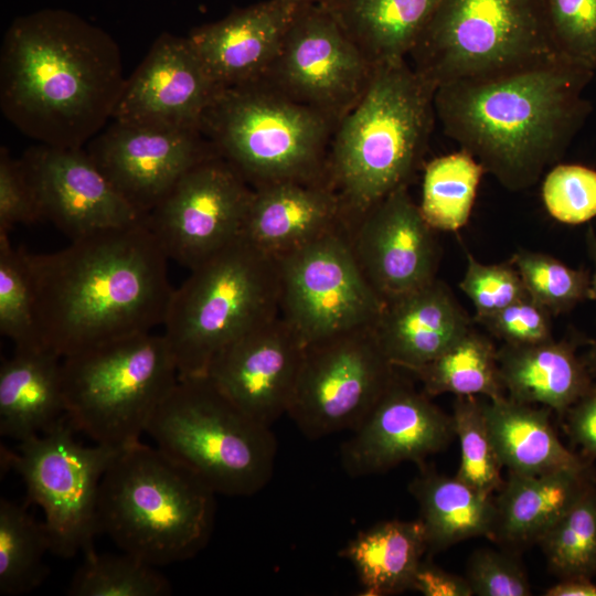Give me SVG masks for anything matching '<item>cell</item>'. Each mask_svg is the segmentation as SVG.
<instances>
[{
  "instance_id": "obj_34",
  "label": "cell",
  "mask_w": 596,
  "mask_h": 596,
  "mask_svg": "<svg viewBox=\"0 0 596 596\" xmlns=\"http://www.w3.org/2000/svg\"><path fill=\"white\" fill-rule=\"evenodd\" d=\"M51 552L46 526L22 505L0 499V594L32 592L49 575L44 561Z\"/></svg>"
},
{
  "instance_id": "obj_25",
  "label": "cell",
  "mask_w": 596,
  "mask_h": 596,
  "mask_svg": "<svg viewBox=\"0 0 596 596\" xmlns=\"http://www.w3.org/2000/svg\"><path fill=\"white\" fill-rule=\"evenodd\" d=\"M594 485L589 465L536 475L509 473L494 498L491 540L518 550L538 544Z\"/></svg>"
},
{
  "instance_id": "obj_44",
  "label": "cell",
  "mask_w": 596,
  "mask_h": 596,
  "mask_svg": "<svg viewBox=\"0 0 596 596\" xmlns=\"http://www.w3.org/2000/svg\"><path fill=\"white\" fill-rule=\"evenodd\" d=\"M466 578L473 595H531L528 577L517 560L491 549H480L470 555Z\"/></svg>"
},
{
  "instance_id": "obj_51",
  "label": "cell",
  "mask_w": 596,
  "mask_h": 596,
  "mask_svg": "<svg viewBox=\"0 0 596 596\" xmlns=\"http://www.w3.org/2000/svg\"><path fill=\"white\" fill-rule=\"evenodd\" d=\"M281 3H285L287 6L298 8L302 6H310V4H323L328 2L329 0H277Z\"/></svg>"
},
{
  "instance_id": "obj_37",
  "label": "cell",
  "mask_w": 596,
  "mask_h": 596,
  "mask_svg": "<svg viewBox=\"0 0 596 596\" xmlns=\"http://www.w3.org/2000/svg\"><path fill=\"white\" fill-rule=\"evenodd\" d=\"M455 435L460 445L456 477L471 487L492 494L503 479V468L492 443L480 396H456L453 405Z\"/></svg>"
},
{
  "instance_id": "obj_14",
  "label": "cell",
  "mask_w": 596,
  "mask_h": 596,
  "mask_svg": "<svg viewBox=\"0 0 596 596\" xmlns=\"http://www.w3.org/2000/svg\"><path fill=\"white\" fill-rule=\"evenodd\" d=\"M253 191L215 153L188 170L145 223L168 259L191 270L242 237Z\"/></svg>"
},
{
  "instance_id": "obj_47",
  "label": "cell",
  "mask_w": 596,
  "mask_h": 596,
  "mask_svg": "<svg viewBox=\"0 0 596 596\" xmlns=\"http://www.w3.org/2000/svg\"><path fill=\"white\" fill-rule=\"evenodd\" d=\"M411 590L424 596H471L466 576L449 573L429 560L422 561L414 574Z\"/></svg>"
},
{
  "instance_id": "obj_13",
  "label": "cell",
  "mask_w": 596,
  "mask_h": 596,
  "mask_svg": "<svg viewBox=\"0 0 596 596\" xmlns=\"http://www.w3.org/2000/svg\"><path fill=\"white\" fill-rule=\"evenodd\" d=\"M373 327L305 347L287 415L309 439L355 429L396 374Z\"/></svg>"
},
{
  "instance_id": "obj_9",
  "label": "cell",
  "mask_w": 596,
  "mask_h": 596,
  "mask_svg": "<svg viewBox=\"0 0 596 596\" xmlns=\"http://www.w3.org/2000/svg\"><path fill=\"white\" fill-rule=\"evenodd\" d=\"M62 377L74 429L124 449L140 441L179 372L164 336L150 331L62 358Z\"/></svg>"
},
{
  "instance_id": "obj_50",
  "label": "cell",
  "mask_w": 596,
  "mask_h": 596,
  "mask_svg": "<svg viewBox=\"0 0 596 596\" xmlns=\"http://www.w3.org/2000/svg\"><path fill=\"white\" fill-rule=\"evenodd\" d=\"M583 359L590 373L596 375V338L590 341L589 348Z\"/></svg>"
},
{
  "instance_id": "obj_42",
  "label": "cell",
  "mask_w": 596,
  "mask_h": 596,
  "mask_svg": "<svg viewBox=\"0 0 596 596\" xmlns=\"http://www.w3.org/2000/svg\"><path fill=\"white\" fill-rule=\"evenodd\" d=\"M459 287L472 302L475 318L494 313L528 295L510 260L487 265L470 254L467 255V267Z\"/></svg>"
},
{
  "instance_id": "obj_3",
  "label": "cell",
  "mask_w": 596,
  "mask_h": 596,
  "mask_svg": "<svg viewBox=\"0 0 596 596\" xmlns=\"http://www.w3.org/2000/svg\"><path fill=\"white\" fill-rule=\"evenodd\" d=\"M595 72L563 57L440 86L436 118L505 189L522 191L558 163L592 113Z\"/></svg>"
},
{
  "instance_id": "obj_29",
  "label": "cell",
  "mask_w": 596,
  "mask_h": 596,
  "mask_svg": "<svg viewBox=\"0 0 596 596\" xmlns=\"http://www.w3.org/2000/svg\"><path fill=\"white\" fill-rule=\"evenodd\" d=\"M439 0H329L322 6L366 60H405Z\"/></svg>"
},
{
  "instance_id": "obj_7",
  "label": "cell",
  "mask_w": 596,
  "mask_h": 596,
  "mask_svg": "<svg viewBox=\"0 0 596 596\" xmlns=\"http://www.w3.org/2000/svg\"><path fill=\"white\" fill-rule=\"evenodd\" d=\"M190 272L162 324L179 377L204 376L224 348L279 315L278 259L243 237Z\"/></svg>"
},
{
  "instance_id": "obj_30",
  "label": "cell",
  "mask_w": 596,
  "mask_h": 596,
  "mask_svg": "<svg viewBox=\"0 0 596 596\" xmlns=\"http://www.w3.org/2000/svg\"><path fill=\"white\" fill-rule=\"evenodd\" d=\"M408 490L418 505L428 554L472 538L491 540L497 517L492 494L429 469H423Z\"/></svg>"
},
{
  "instance_id": "obj_48",
  "label": "cell",
  "mask_w": 596,
  "mask_h": 596,
  "mask_svg": "<svg viewBox=\"0 0 596 596\" xmlns=\"http://www.w3.org/2000/svg\"><path fill=\"white\" fill-rule=\"evenodd\" d=\"M545 596H596V583L589 577L560 578L544 592Z\"/></svg>"
},
{
  "instance_id": "obj_6",
  "label": "cell",
  "mask_w": 596,
  "mask_h": 596,
  "mask_svg": "<svg viewBox=\"0 0 596 596\" xmlns=\"http://www.w3.org/2000/svg\"><path fill=\"white\" fill-rule=\"evenodd\" d=\"M337 123L265 78L220 87L199 130L253 188L283 181H329Z\"/></svg>"
},
{
  "instance_id": "obj_16",
  "label": "cell",
  "mask_w": 596,
  "mask_h": 596,
  "mask_svg": "<svg viewBox=\"0 0 596 596\" xmlns=\"http://www.w3.org/2000/svg\"><path fill=\"white\" fill-rule=\"evenodd\" d=\"M85 150L116 190L146 216L178 180L217 153L199 129L111 120Z\"/></svg>"
},
{
  "instance_id": "obj_28",
  "label": "cell",
  "mask_w": 596,
  "mask_h": 596,
  "mask_svg": "<svg viewBox=\"0 0 596 596\" xmlns=\"http://www.w3.org/2000/svg\"><path fill=\"white\" fill-rule=\"evenodd\" d=\"M482 408L498 457L509 473L536 475L589 465L563 445L551 424L550 408L507 395L482 397Z\"/></svg>"
},
{
  "instance_id": "obj_26",
  "label": "cell",
  "mask_w": 596,
  "mask_h": 596,
  "mask_svg": "<svg viewBox=\"0 0 596 596\" xmlns=\"http://www.w3.org/2000/svg\"><path fill=\"white\" fill-rule=\"evenodd\" d=\"M578 342L573 338L528 345L503 344L497 351V361L505 395L564 416L594 384L593 374L576 353Z\"/></svg>"
},
{
  "instance_id": "obj_41",
  "label": "cell",
  "mask_w": 596,
  "mask_h": 596,
  "mask_svg": "<svg viewBox=\"0 0 596 596\" xmlns=\"http://www.w3.org/2000/svg\"><path fill=\"white\" fill-rule=\"evenodd\" d=\"M542 201L556 221L579 225L596 217V169L579 163H556L542 182Z\"/></svg>"
},
{
  "instance_id": "obj_31",
  "label": "cell",
  "mask_w": 596,
  "mask_h": 596,
  "mask_svg": "<svg viewBox=\"0 0 596 596\" xmlns=\"http://www.w3.org/2000/svg\"><path fill=\"white\" fill-rule=\"evenodd\" d=\"M427 553L422 522L389 520L360 531L339 556L354 567L361 595L387 596L411 589L414 574Z\"/></svg>"
},
{
  "instance_id": "obj_24",
  "label": "cell",
  "mask_w": 596,
  "mask_h": 596,
  "mask_svg": "<svg viewBox=\"0 0 596 596\" xmlns=\"http://www.w3.org/2000/svg\"><path fill=\"white\" fill-rule=\"evenodd\" d=\"M470 328L471 320L450 288L435 278L385 301L373 331L390 363L411 372L438 356Z\"/></svg>"
},
{
  "instance_id": "obj_27",
  "label": "cell",
  "mask_w": 596,
  "mask_h": 596,
  "mask_svg": "<svg viewBox=\"0 0 596 596\" xmlns=\"http://www.w3.org/2000/svg\"><path fill=\"white\" fill-rule=\"evenodd\" d=\"M62 358L43 347L17 349L0 368V434L23 441L65 417Z\"/></svg>"
},
{
  "instance_id": "obj_40",
  "label": "cell",
  "mask_w": 596,
  "mask_h": 596,
  "mask_svg": "<svg viewBox=\"0 0 596 596\" xmlns=\"http://www.w3.org/2000/svg\"><path fill=\"white\" fill-rule=\"evenodd\" d=\"M551 41L566 61L596 72V0H541Z\"/></svg>"
},
{
  "instance_id": "obj_18",
  "label": "cell",
  "mask_w": 596,
  "mask_h": 596,
  "mask_svg": "<svg viewBox=\"0 0 596 596\" xmlns=\"http://www.w3.org/2000/svg\"><path fill=\"white\" fill-rule=\"evenodd\" d=\"M434 233L408 187L371 206L348 230L362 273L384 301L436 278L439 248Z\"/></svg>"
},
{
  "instance_id": "obj_19",
  "label": "cell",
  "mask_w": 596,
  "mask_h": 596,
  "mask_svg": "<svg viewBox=\"0 0 596 596\" xmlns=\"http://www.w3.org/2000/svg\"><path fill=\"white\" fill-rule=\"evenodd\" d=\"M451 415L416 391L397 372L375 405L340 448L350 477L385 472L447 448L455 437Z\"/></svg>"
},
{
  "instance_id": "obj_46",
  "label": "cell",
  "mask_w": 596,
  "mask_h": 596,
  "mask_svg": "<svg viewBox=\"0 0 596 596\" xmlns=\"http://www.w3.org/2000/svg\"><path fill=\"white\" fill-rule=\"evenodd\" d=\"M565 417L571 440L596 459V384L566 412Z\"/></svg>"
},
{
  "instance_id": "obj_33",
  "label": "cell",
  "mask_w": 596,
  "mask_h": 596,
  "mask_svg": "<svg viewBox=\"0 0 596 596\" xmlns=\"http://www.w3.org/2000/svg\"><path fill=\"white\" fill-rule=\"evenodd\" d=\"M483 173L480 162L461 149L425 166L418 206L432 228L456 232L467 224Z\"/></svg>"
},
{
  "instance_id": "obj_49",
  "label": "cell",
  "mask_w": 596,
  "mask_h": 596,
  "mask_svg": "<svg viewBox=\"0 0 596 596\" xmlns=\"http://www.w3.org/2000/svg\"><path fill=\"white\" fill-rule=\"evenodd\" d=\"M585 243L588 256L594 265V270L590 274L589 299L596 302V232L592 226L587 228Z\"/></svg>"
},
{
  "instance_id": "obj_12",
  "label": "cell",
  "mask_w": 596,
  "mask_h": 596,
  "mask_svg": "<svg viewBox=\"0 0 596 596\" xmlns=\"http://www.w3.org/2000/svg\"><path fill=\"white\" fill-rule=\"evenodd\" d=\"M348 230L326 234L277 258L279 316L305 347L373 327L385 305L362 273Z\"/></svg>"
},
{
  "instance_id": "obj_38",
  "label": "cell",
  "mask_w": 596,
  "mask_h": 596,
  "mask_svg": "<svg viewBox=\"0 0 596 596\" xmlns=\"http://www.w3.org/2000/svg\"><path fill=\"white\" fill-rule=\"evenodd\" d=\"M510 262L528 295L552 316L589 299L590 273L585 267L572 268L551 255L525 248L518 249Z\"/></svg>"
},
{
  "instance_id": "obj_1",
  "label": "cell",
  "mask_w": 596,
  "mask_h": 596,
  "mask_svg": "<svg viewBox=\"0 0 596 596\" xmlns=\"http://www.w3.org/2000/svg\"><path fill=\"white\" fill-rule=\"evenodd\" d=\"M26 260L39 343L61 358L164 322L174 289L145 219Z\"/></svg>"
},
{
  "instance_id": "obj_11",
  "label": "cell",
  "mask_w": 596,
  "mask_h": 596,
  "mask_svg": "<svg viewBox=\"0 0 596 596\" xmlns=\"http://www.w3.org/2000/svg\"><path fill=\"white\" fill-rule=\"evenodd\" d=\"M74 432L65 416L46 432L20 441L15 451L1 450L2 468L21 476L29 501L43 510L51 553L63 558L95 550L100 482L121 450L84 446Z\"/></svg>"
},
{
  "instance_id": "obj_2",
  "label": "cell",
  "mask_w": 596,
  "mask_h": 596,
  "mask_svg": "<svg viewBox=\"0 0 596 596\" xmlns=\"http://www.w3.org/2000/svg\"><path fill=\"white\" fill-rule=\"evenodd\" d=\"M125 81L115 40L73 12L21 15L3 36L0 108L38 143L84 148L111 120Z\"/></svg>"
},
{
  "instance_id": "obj_4",
  "label": "cell",
  "mask_w": 596,
  "mask_h": 596,
  "mask_svg": "<svg viewBox=\"0 0 596 596\" xmlns=\"http://www.w3.org/2000/svg\"><path fill=\"white\" fill-rule=\"evenodd\" d=\"M435 87L407 62L374 67L356 104L336 126L328 180L349 224L382 199L408 187L436 119Z\"/></svg>"
},
{
  "instance_id": "obj_23",
  "label": "cell",
  "mask_w": 596,
  "mask_h": 596,
  "mask_svg": "<svg viewBox=\"0 0 596 596\" xmlns=\"http://www.w3.org/2000/svg\"><path fill=\"white\" fill-rule=\"evenodd\" d=\"M345 226L342 201L329 181H283L254 189L242 237L279 258Z\"/></svg>"
},
{
  "instance_id": "obj_5",
  "label": "cell",
  "mask_w": 596,
  "mask_h": 596,
  "mask_svg": "<svg viewBox=\"0 0 596 596\" xmlns=\"http://www.w3.org/2000/svg\"><path fill=\"white\" fill-rule=\"evenodd\" d=\"M215 492L157 446L121 449L99 488V531L124 552L162 566L190 560L209 542Z\"/></svg>"
},
{
  "instance_id": "obj_8",
  "label": "cell",
  "mask_w": 596,
  "mask_h": 596,
  "mask_svg": "<svg viewBox=\"0 0 596 596\" xmlns=\"http://www.w3.org/2000/svg\"><path fill=\"white\" fill-rule=\"evenodd\" d=\"M146 433L216 494L251 497L273 477L272 427L238 408L205 375L179 377Z\"/></svg>"
},
{
  "instance_id": "obj_10",
  "label": "cell",
  "mask_w": 596,
  "mask_h": 596,
  "mask_svg": "<svg viewBox=\"0 0 596 596\" xmlns=\"http://www.w3.org/2000/svg\"><path fill=\"white\" fill-rule=\"evenodd\" d=\"M408 56L435 89L561 57L541 0H439Z\"/></svg>"
},
{
  "instance_id": "obj_43",
  "label": "cell",
  "mask_w": 596,
  "mask_h": 596,
  "mask_svg": "<svg viewBox=\"0 0 596 596\" xmlns=\"http://www.w3.org/2000/svg\"><path fill=\"white\" fill-rule=\"evenodd\" d=\"M552 313L529 295L475 321L504 344L528 345L553 339Z\"/></svg>"
},
{
  "instance_id": "obj_36",
  "label": "cell",
  "mask_w": 596,
  "mask_h": 596,
  "mask_svg": "<svg viewBox=\"0 0 596 596\" xmlns=\"http://www.w3.org/2000/svg\"><path fill=\"white\" fill-rule=\"evenodd\" d=\"M560 578L596 576V485L538 543Z\"/></svg>"
},
{
  "instance_id": "obj_45",
  "label": "cell",
  "mask_w": 596,
  "mask_h": 596,
  "mask_svg": "<svg viewBox=\"0 0 596 596\" xmlns=\"http://www.w3.org/2000/svg\"><path fill=\"white\" fill-rule=\"evenodd\" d=\"M42 220L21 159L0 148V233Z\"/></svg>"
},
{
  "instance_id": "obj_32",
  "label": "cell",
  "mask_w": 596,
  "mask_h": 596,
  "mask_svg": "<svg viewBox=\"0 0 596 596\" xmlns=\"http://www.w3.org/2000/svg\"><path fill=\"white\" fill-rule=\"evenodd\" d=\"M497 351L488 337L470 328L447 350L411 373L429 397L449 393L497 398L505 395Z\"/></svg>"
},
{
  "instance_id": "obj_15",
  "label": "cell",
  "mask_w": 596,
  "mask_h": 596,
  "mask_svg": "<svg viewBox=\"0 0 596 596\" xmlns=\"http://www.w3.org/2000/svg\"><path fill=\"white\" fill-rule=\"evenodd\" d=\"M373 66L320 4L298 7L263 77L337 124L364 93Z\"/></svg>"
},
{
  "instance_id": "obj_35",
  "label": "cell",
  "mask_w": 596,
  "mask_h": 596,
  "mask_svg": "<svg viewBox=\"0 0 596 596\" xmlns=\"http://www.w3.org/2000/svg\"><path fill=\"white\" fill-rule=\"evenodd\" d=\"M170 582L156 566L121 551L120 554H84L67 588L71 596H166Z\"/></svg>"
},
{
  "instance_id": "obj_21",
  "label": "cell",
  "mask_w": 596,
  "mask_h": 596,
  "mask_svg": "<svg viewBox=\"0 0 596 596\" xmlns=\"http://www.w3.org/2000/svg\"><path fill=\"white\" fill-rule=\"evenodd\" d=\"M219 88L189 38L164 32L125 81L111 120L199 129Z\"/></svg>"
},
{
  "instance_id": "obj_22",
  "label": "cell",
  "mask_w": 596,
  "mask_h": 596,
  "mask_svg": "<svg viewBox=\"0 0 596 596\" xmlns=\"http://www.w3.org/2000/svg\"><path fill=\"white\" fill-rule=\"evenodd\" d=\"M296 8L266 0L234 9L187 35L219 87L263 78L277 57Z\"/></svg>"
},
{
  "instance_id": "obj_39",
  "label": "cell",
  "mask_w": 596,
  "mask_h": 596,
  "mask_svg": "<svg viewBox=\"0 0 596 596\" xmlns=\"http://www.w3.org/2000/svg\"><path fill=\"white\" fill-rule=\"evenodd\" d=\"M8 235L0 233V332L17 349L41 347L26 251L14 248Z\"/></svg>"
},
{
  "instance_id": "obj_20",
  "label": "cell",
  "mask_w": 596,
  "mask_h": 596,
  "mask_svg": "<svg viewBox=\"0 0 596 596\" xmlns=\"http://www.w3.org/2000/svg\"><path fill=\"white\" fill-rule=\"evenodd\" d=\"M304 350L278 315L224 348L205 376L238 408L272 427L288 412Z\"/></svg>"
},
{
  "instance_id": "obj_17",
  "label": "cell",
  "mask_w": 596,
  "mask_h": 596,
  "mask_svg": "<svg viewBox=\"0 0 596 596\" xmlns=\"http://www.w3.org/2000/svg\"><path fill=\"white\" fill-rule=\"evenodd\" d=\"M20 159L42 220L50 221L71 241L145 219L109 182L85 148L38 143Z\"/></svg>"
}]
</instances>
